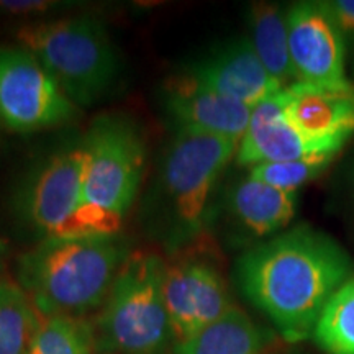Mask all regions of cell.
Wrapping results in <instances>:
<instances>
[{
    "instance_id": "obj_1",
    "label": "cell",
    "mask_w": 354,
    "mask_h": 354,
    "mask_svg": "<svg viewBox=\"0 0 354 354\" xmlns=\"http://www.w3.org/2000/svg\"><path fill=\"white\" fill-rule=\"evenodd\" d=\"M351 269L338 241L302 223L250 248L236 263V281L287 343H300L313 336L322 310Z\"/></svg>"
},
{
    "instance_id": "obj_2",
    "label": "cell",
    "mask_w": 354,
    "mask_h": 354,
    "mask_svg": "<svg viewBox=\"0 0 354 354\" xmlns=\"http://www.w3.org/2000/svg\"><path fill=\"white\" fill-rule=\"evenodd\" d=\"M130 254L118 233L50 238L19 256L17 276L41 317L82 318L104 305Z\"/></svg>"
},
{
    "instance_id": "obj_3",
    "label": "cell",
    "mask_w": 354,
    "mask_h": 354,
    "mask_svg": "<svg viewBox=\"0 0 354 354\" xmlns=\"http://www.w3.org/2000/svg\"><path fill=\"white\" fill-rule=\"evenodd\" d=\"M236 151L233 141L176 130L162 153L143 215L149 232L167 251H180L207 228L216 184Z\"/></svg>"
},
{
    "instance_id": "obj_4",
    "label": "cell",
    "mask_w": 354,
    "mask_h": 354,
    "mask_svg": "<svg viewBox=\"0 0 354 354\" xmlns=\"http://www.w3.org/2000/svg\"><path fill=\"white\" fill-rule=\"evenodd\" d=\"M17 39L37 57L77 109L91 107L112 91L122 63L104 21L91 15L30 24Z\"/></svg>"
},
{
    "instance_id": "obj_5",
    "label": "cell",
    "mask_w": 354,
    "mask_h": 354,
    "mask_svg": "<svg viewBox=\"0 0 354 354\" xmlns=\"http://www.w3.org/2000/svg\"><path fill=\"white\" fill-rule=\"evenodd\" d=\"M166 264L135 251L115 277L94 326L100 354H165L172 342L165 304Z\"/></svg>"
},
{
    "instance_id": "obj_6",
    "label": "cell",
    "mask_w": 354,
    "mask_h": 354,
    "mask_svg": "<svg viewBox=\"0 0 354 354\" xmlns=\"http://www.w3.org/2000/svg\"><path fill=\"white\" fill-rule=\"evenodd\" d=\"M84 207L117 234L143 183L146 141L140 127L125 115H100L86 133Z\"/></svg>"
},
{
    "instance_id": "obj_7",
    "label": "cell",
    "mask_w": 354,
    "mask_h": 354,
    "mask_svg": "<svg viewBox=\"0 0 354 354\" xmlns=\"http://www.w3.org/2000/svg\"><path fill=\"white\" fill-rule=\"evenodd\" d=\"M84 141L63 146L21 180L13 209L41 240L87 236L84 230Z\"/></svg>"
},
{
    "instance_id": "obj_8",
    "label": "cell",
    "mask_w": 354,
    "mask_h": 354,
    "mask_svg": "<svg viewBox=\"0 0 354 354\" xmlns=\"http://www.w3.org/2000/svg\"><path fill=\"white\" fill-rule=\"evenodd\" d=\"M79 109L25 48L0 46V125L17 133L63 127Z\"/></svg>"
},
{
    "instance_id": "obj_9",
    "label": "cell",
    "mask_w": 354,
    "mask_h": 354,
    "mask_svg": "<svg viewBox=\"0 0 354 354\" xmlns=\"http://www.w3.org/2000/svg\"><path fill=\"white\" fill-rule=\"evenodd\" d=\"M289 50L297 82L325 88L354 87L346 76L348 41L323 2L287 8Z\"/></svg>"
},
{
    "instance_id": "obj_10",
    "label": "cell",
    "mask_w": 354,
    "mask_h": 354,
    "mask_svg": "<svg viewBox=\"0 0 354 354\" xmlns=\"http://www.w3.org/2000/svg\"><path fill=\"white\" fill-rule=\"evenodd\" d=\"M165 304L174 344L192 338L233 308L221 274L197 259L166 266Z\"/></svg>"
},
{
    "instance_id": "obj_11",
    "label": "cell",
    "mask_w": 354,
    "mask_h": 354,
    "mask_svg": "<svg viewBox=\"0 0 354 354\" xmlns=\"http://www.w3.org/2000/svg\"><path fill=\"white\" fill-rule=\"evenodd\" d=\"M162 104L177 130L203 133L240 146L253 109L212 91L185 71L162 86Z\"/></svg>"
},
{
    "instance_id": "obj_12",
    "label": "cell",
    "mask_w": 354,
    "mask_h": 354,
    "mask_svg": "<svg viewBox=\"0 0 354 354\" xmlns=\"http://www.w3.org/2000/svg\"><path fill=\"white\" fill-rule=\"evenodd\" d=\"M184 71L212 91L250 109L284 88L261 63L248 37L220 44Z\"/></svg>"
},
{
    "instance_id": "obj_13",
    "label": "cell",
    "mask_w": 354,
    "mask_h": 354,
    "mask_svg": "<svg viewBox=\"0 0 354 354\" xmlns=\"http://www.w3.org/2000/svg\"><path fill=\"white\" fill-rule=\"evenodd\" d=\"M284 91V88H282ZM277 92L256 105L236 151V162L251 167L322 154H339L344 145L318 143L305 138L287 120L284 94Z\"/></svg>"
},
{
    "instance_id": "obj_14",
    "label": "cell",
    "mask_w": 354,
    "mask_h": 354,
    "mask_svg": "<svg viewBox=\"0 0 354 354\" xmlns=\"http://www.w3.org/2000/svg\"><path fill=\"white\" fill-rule=\"evenodd\" d=\"M282 94L287 120L305 138L346 145L354 135V87L338 91L294 82Z\"/></svg>"
},
{
    "instance_id": "obj_15",
    "label": "cell",
    "mask_w": 354,
    "mask_h": 354,
    "mask_svg": "<svg viewBox=\"0 0 354 354\" xmlns=\"http://www.w3.org/2000/svg\"><path fill=\"white\" fill-rule=\"evenodd\" d=\"M297 192L272 187L250 174L230 187L225 201L234 230L245 240L261 243L289 227L297 212Z\"/></svg>"
},
{
    "instance_id": "obj_16",
    "label": "cell",
    "mask_w": 354,
    "mask_h": 354,
    "mask_svg": "<svg viewBox=\"0 0 354 354\" xmlns=\"http://www.w3.org/2000/svg\"><path fill=\"white\" fill-rule=\"evenodd\" d=\"M250 30L248 38L268 73L284 88L297 82L289 50L287 8L271 2L254 3L250 8Z\"/></svg>"
},
{
    "instance_id": "obj_17",
    "label": "cell",
    "mask_w": 354,
    "mask_h": 354,
    "mask_svg": "<svg viewBox=\"0 0 354 354\" xmlns=\"http://www.w3.org/2000/svg\"><path fill=\"white\" fill-rule=\"evenodd\" d=\"M264 343L263 331L245 312L233 307L192 338L176 343L172 354H263Z\"/></svg>"
},
{
    "instance_id": "obj_18",
    "label": "cell",
    "mask_w": 354,
    "mask_h": 354,
    "mask_svg": "<svg viewBox=\"0 0 354 354\" xmlns=\"http://www.w3.org/2000/svg\"><path fill=\"white\" fill-rule=\"evenodd\" d=\"M41 320L20 286L0 282V354H32Z\"/></svg>"
},
{
    "instance_id": "obj_19",
    "label": "cell",
    "mask_w": 354,
    "mask_h": 354,
    "mask_svg": "<svg viewBox=\"0 0 354 354\" xmlns=\"http://www.w3.org/2000/svg\"><path fill=\"white\" fill-rule=\"evenodd\" d=\"M313 339L326 354H354V279L339 287L322 310Z\"/></svg>"
},
{
    "instance_id": "obj_20",
    "label": "cell",
    "mask_w": 354,
    "mask_h": 354,
    "mask_svg": "<svg viewBox=\"0 0 354 354\" xmlns=\"http://www.w3.org/2000/svg\"><path fill=\"white\" fill-rule=\"evenodd\" d=\"M32 354H97L94 326L84 318L43 317Z\"/></svg>"
},
{
    "instance_id": "obj_21",
    "label": "cell",
    "mask_w": 354,
    "mask_h": 354,
    "mask_svg": "<svg viewBox=\"0 0 354 354\" xmlns=\"http://www.w3.org/2000/svg\"><path fill=\"white\" fill-rule=\"evenodd\" d=\"M338 154H322L302 159H292L282 162H266L250 169L254 179L287 192H297L305 184L317 179L328 167Z\"/></svg>"
},
{
    "instance_id": "obj_22",
    "label": "cell",
    "mask_w": 354,
    "mask_h": 354,
    "mask_svg": "<svg viewBox=\"0 0 354 354\" xmlns=\"http://www.w3.org/2000/svg\"><path fill=\"white\" fill-rule=\"evenodd\" d=\"M63 2L51 0H0V13L6 15H39L56 8H61Z\"/></svg>"
},
{
    "instance_id": "obj_23",
    "label": "cell",
    "mask_w": 354,
    "mask_h": 354,
    "mask_svg": "<svg viewBox=\"0 0 354 354\" xmlns=\"http://www.w3.org/2000/svg\"><path fill=\"white\" fill-rule=\"evenodd\" d=\"M323 3L346 41H354V0H328Z\"/></svg>"
},
{
    "instance_id": "obj_24",
    "label": "cell",
    "mask_w": 354,
    "mask_h": 354,
    "mask_svg": "<svg viewBox=\"0 0 354 354\" xmlns=\"http://www.w3.org/2000/svg\"><path fill=\"white\" fill-rule=\"evenodd\" d=\"M8 256H10V246H8V243L3 240V238H0V282L7 281L6 272Z\"/></svg>"
},
{
    "instance_id": "obj_25",
    "label": "cell",
    "mask_w": 354,
    "mask_h": 354,
    "mask_svg": "<svg viewBox=\"0 0 354 354\" xmlns=\"http://www.w3.org/2000/svg\"><path fill=\"white\" fill-rule=\"evenodd\" d=\"M353 183H354V171H353Z\"/></svg>"
}]
</instances>
